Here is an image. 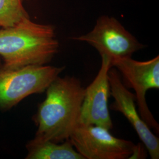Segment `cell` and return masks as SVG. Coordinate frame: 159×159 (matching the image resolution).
Segmentation results:
<instances>
[{
    "mask_svg": "<svg viewBox=\"0 0 159 159\" xmlns=\"http://www.w3.org/2000/svg\"><path fill=\"white\" fill-rule=\"evenodd\" d=\"M45 100L38 106L33 120L35 137L61 143L69 139L79 124L85 89L74 76H58L46 89Z\"/></svg>",
    "mask_w": 159,
    "mask_h": 159,
    "instance_id": "1",
    "label": "cell"
},
{
    "mask_svg": "<svg viewBox=\"0 0 159 159\" xmlns=\"http://www.w3.org/2000/svg\"><path fill=\"white\" fill-rule=\"evenodd\" d=\"M58 48L56 28L51 24L35 23L27 18L0 28V57L6 68L47 65Z\"/></svg>",
    "mask_w": 159,
    "mask_h": 159,
    "instance_id": "2",
    "label": "cell"
},
{
    "mask_svg": "<svg viewBox=\"0 0 159 159\" xmlns=\"http://www.w3.org/2000/svg\"><path fill=\"white\" fill-rule=\"evenodd\" d=\"M65 67L47 65L6 68L0 58V112L16 106L25 98L46 91Z\"/></svg>",
    "mask_w": 159,
    "mask_h": 159,
    "instance_id": "3",
    "label": "cell"
},
{
    "mask_svg": "<svg viewBox=\"0 0 159 159\" xmlns=\"http://www.w3.org/2000/svg\"><path fill=\"white\" fill-rule=\"evenodd\" d=\"M112 67H115L121 74L127 88L135 91L139 112L144 121L157 133L159 125L154 118L146 102V96L150 89H159V56L145 61L133 60L131 57L114 58L110 61Z\"/></svg>",
    "mask_w": 159,
    "mask_h": 159,
    "instance_id": "4",
    "label": "cell"
},
{
    "mask_svg": "<svg viewBox=\"0 0 159 159\" xmlns=\"http://www.w3.org/2000/svg\"><path fill=\"white\" fill-rule=\"evenodd\" d=\"M71 39L88 43L101 56H106L110 61L114 58L131 57L134 52L146 47L116 18L108 16L99 17L90 32Z\"/></svg>",
    "mask_w": 159,
    "mask_h": 159,
    "instance_id": "5",
    "label": "cell"
},
{
    "mask_svg": "<svg viewBox=\"0 0 159 159\" xmlns=\"http://www.w3.org/2000/svg\"><path fill=\"white\" fill-rule=\"evenodd\" d=\"M69 140L85 159H129L136 145L131 141L113 136L106 128L80 123Z\"/></svg>",
    "mask_w": 159,
    "mask_h": 159,
    "instance_id": "6",
    "label": "cell"
},
{
    "mask_svg": "<svg viewBox=\"0 0 159 159\" xmlns=\"http://www.w3.org/2000/svg\"><path fill=\"white\" fill-rule=\"evenodd\" d=\"M108 78L111 96L114 99L110 106V109L118 111L130 123L137 135L147 148L151 159L159 158V139L150 130V128L142 119L136 109L135 94L129 91L123 83L119 72L116 68H110Z\"/></svg>",
    "mask_w": 159,
    "mask_h": 159,
    "instance_id": "7",
    "label": "cell"
},
{
    "mask_svg": "<svg viewBox=\"0 0 159 159\" xmlns=\"http://www.w3.org/2000/svg\"><path fill=\"white\" fill-rule=\"evenodd\" d=\"M101 57L98 73L85 89L79 123L98 125L110 130L113 128L108 106V98L111 96L108 73L111 66L108 57Z\"/></svg>",
    "mask_w": 159,
    "mask_h": 159,
    "instance_id": "8",
    "label": "cell"
},
{
    "mask_svg": "<svg viewBox=\"0 0 159 159\" xmlns=\"http://www.w3.org/2000/svg\"><path fill=\"white\" fill-rule=\"evenodd\" d=\"M26 159H85L74 149L69 139L63 142L34 139L27 143Z\"/></svg>",
    "mask_w": 159,
    "mask_h": 159,
    "instance_id": "9",
    "label": "cell"
},
{
    "mask_svg": "<svg viewBox=\"0 0 159 159\" xmlns=\"http://www.w3.org/2000/svg\"><path fill=\"white\" fill-rule=\"evenodd\" d=\"M28 0H0V28L10 27L30 18L24 7Z\"/></svg>",
    "mask_w": 159,
    "mask_h": 159,
    "instance_id": "10",
    "label": "cell"
},
{
    "mask_svg": "<svg viewBox=\"0 0 159 159\" xmlns=\"http://www.w3.org/2000/svg\"><path fill=\"white\" fill-rule=\"evenodd\" d=\"M145 154L144 148L141 144L135 145L133 152L129 159H145Z\"/></svg>",
    "mask_w": 159,
    "mask_h": 159,
    "instance_id": "11",
    "label": "cell"
}]
</instances>
